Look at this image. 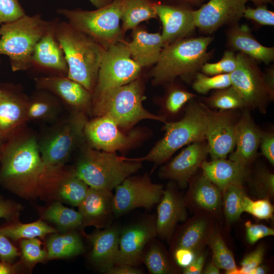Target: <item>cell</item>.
Listing matches in <instances>:
<instances>
[{
  "instance_id": "1",
  "label": "cell",
  "mask_w": 274,
  "mask_h": 274,
  "mask_svg": "<svg viewBox=\"0 0 274 274\" xmlns=\"http://www.w3.org/2000/svg\"><path fill=\"white\" fill-rule=\"evenodd\" d=\"M0 185L23 196L42 192L46 170L37 136L25 126L4 142L0 159Z\"/></svg>"
},
{
  "instance_id": "2",
  "label": "cell",
  "mask_w": 274,
  "mask_h": 274,
  "mask_svg": "<svg viewBox=\"0 0 274 274\" xmlns=\"http://www.w3.org/2000/svg\"><path fill=\"white\" fill-rule=\"evenodd\" d=\"M213 40L211 36L185 38L164 46L150 73L153 85L170 84L178 77L192 82L213 55V51H208Z\"/></svg>"
},
{
  "instance_id": "3",
  "label": "cell",
  "mask_w": 274,
  "mask_h": 274,
  "mask_svg": "<svg viewBox=\"0 0 274 274\" xmlns=\"http://www.w3.org/2000/svg\"><path fill=\"white\" fill-rule=\"evenodd\" d=\"M55 35L67 63V77L93 93L105 49L67 21H57Z\"/></svg>"
},
{
  "instance_id": "4",
  "label": "cell",
  "mask_w": 274,
  "mask_h": 274,
  "mask_svg": "<svg viewBox=\"0 0 274 274\" xmlns=\"http://www.w3.org/2000/svg\"><path fill=\"white\" fill-rule=\"evenodd\" d=\"M144 91L140 78L127 84L107 89L92 96V116H107L125 129L144 119L166 122L165 116L153 114L143 107L146 98Z\"/></svg>"
},
{
  "instance_id": "5",
  "label": "cell",
  "mask_w": 274,
  "mask_h": 274,
  "mask_svg": "<svg viewBox=\"0 0 274 274\" xmlns=\"http://www.w3.org/2000/svg\"><path fill=\"white\" fill-rule=\"evenodd\" d=\"M80 150V157L73 169L89 187L112 190L142 167V162L116 152L95 149L86 142Z\"/></svg>"
},
{
  "instance_id": "6",
  "label": "cell",
  "mask_w": 274,
  "mask_h": 274,
  "mask_svg": "<svg viewBox=\"0 0 274 274\" xmlns=\"http://www.w3.org/2000/svg\"><path fill=\"white\" fill-rule=\"evenodd\" d=\"M193 99L188 102L182 119L164 123V136L146 155L132 159L140 162L147 161L155 165L161 164L182 147L193 142L206 140V111L201 101Z\"/></svg>"
},
{
  "instance_id": "7",
  "label": "cell",
  "mask_w": 274,
  "mask_h": 274,
  "mask_svg": "<svg viewBox=\"0 0 274 274\" xmlns=\"http://www.w3.org/2000/svg\"><path fill=\"white\" fill-rule=\"evenodd\" d=\"M88 117L82 112L69 111L37 136L41 156L46 168L64 165L73 153L86 142L84 129Z\"/></svg>"
},
{
  "instance_id": "8",
  "label": "cell",
  "mask_w": 274,
  "mask_h": 274,
  "mask_svg": "<svg viewBox=\"0 0 274 274\" xmlns=\"http://www.w3.org/2000/svg\"><path fill=\"white\" fill-rule=\"evenodd\" d=\"M53 22L42 15L25 14L0 27V55H6L13 72L29 70L35 46Z\"/></svg>"
},
{
  "instance_id": "9",
  "label": "cell",
  "mask_w": 274,
  "mask_h": 274,
  "mask_svg": "<svg viewBox=\"0 0 274 274\" xmlns=\"http://www.w3.org/2000/svg\"><path fill=\"white\" fill-rule=\"evenodd\" d=\"M122 0H112L107 5L92 11L80 9H58L74 27L89 36L105 50L123 42L124 33L120 24Z\"/></svg>"
},
{
  "instance_id": "10",
  "label": "cell",
  "mask_w": 274,
  "mask_h": 274,
  "mask_svg": "<svg viewBox=\"0 0 274 274\" xmlns=\"http://www.w3.org/2000/svg\"><path fill=\"white\" fill-rule=\"evenodd\" d=\"M236 58V68L229 74L231 86L244 98L247 108L265 113L274 97L266 86L263 72L257 62L249 56L238 52Z\"/></svg>"
},
{
  "instance_id": "11",
  "label": "cell",
  "mask_w": 274,
  "mask_h": 274,
  "mask_svg": "<svg viewBox=\"0 0 274 274\" xmlns=\"http://www.w3.org/2000/svg\"><path fill=\"white\" fill-rule=\"evenodd\" d=\"M142 68L132 58L126 42L110 46L103 54L92 96L137 79Z\"/></svg>"
},
{
  "instance_id": "12",
  "label": "cell",
  "mask_w": 274,
  "mask_h": 274,
  "mask_svg": "<svg viewBox=\"0 0 274 274\" xmlns=\"http://www.w3.org/2000/svg\"><path fill=\"white\" fill-rule=\"evenodd\" d=\"M115 189L113 210L116 216L138 208H152L159 203L163 192V186L153 183L147 174L130 176Z\"/></svg>"
},
{
  "instance_id": "13",
  "label": "cell",
  "mask_w": 274,
  "mask_h": 274,
  "mask_svg": "<svg viewBox=\"0 0 274 274\" xmlns=\"http://www.w3.org/2000/svg\"><path fill=\"white\" fill-rule=\"evenodd\" d=\"M0 138L5 142L26 126L29 96L20 84H0Z\"/></svg>"
},
{
  "instance_id": "14",
  "label": "cell",
  "mask_w": 274,
  "mask_h": 274,
  "mask_svg": "<svg viewBox=\"0 0 274 274\" xmlns=\"http://www.w3.org/2000/svg\"><path fill=\"white\" fill-rule=\"evenodd\" d=\"M119 128L109 117H94L88 120L85 125L86 142L91 147L105 152H116L127 149L137 141L139 132L132 131L125 134Z\"/></svg>"
},
{
  "instance_id": "15",
  "label": "cell",
  "mask_w": 274,
  "mask_h": 274,
  "mask_svg": "<svg viewBox=\"0 0 274 274\" xmlns=\"http://www.w3.org/2000/svg\"><path fill=\"white\" fill-rule=\"evenodd\" d=\"M155 217L148 216L120 230L115 265L136 266L148 243L157 236Z\"/></svg>"
},
{
  "instance_id": "16",
  "label": "cell",
  "mask_w": 274,
  "mask_h": 274,
  "mask_svg": "<svg viewBox=\"0 0 274 274\" xmlns=\"http://www.w3.org/2000/svg\"><path fill=\"white\" fill-rule=\"evenodd\" d=\"M203 106L207 115L206 141L208 153L212 159L226 158L235 148L237 121L231 110L214 111Z\"/></svg>"
},
{
  "instance_id": "17",
  "label": "cell",
  "mask_w": 274,
  "mask_h": 274,
  "mask_svg": "<svg viewBox=\"0 0 274 274\" xmlns=\"http://www.w3.org/2000/svg\"><path fill=\"white\" fill-rule=\"evenodd\" d=\"M59 19L53 22L36 44L29 70L42 74V76L67 77L68 68L63 51L55 35V27Z\"/></svg>"
},
{
  "instance_id": "18",
  "label": "cell",
  "mask_w": 274,
  "mask_h": 274,
  "mask_svg": "<svg viewBox=\"0 0 274 274\" xmlns=\"http://www.w3.org/2000/svg\"><path fill=\"white\" fill-rule=\"evenodd\" d=\"M36 89L47 90L57 96L68 111L92 116V93L67 77L38 76L34 79Z\"/></svg>"
},
{
  "instance_id": "19",
  "label": "cell",
  "mask_w": 274,
  "mask_h": 274,
  "mask_svg": "<svg viewBox=\"0 0 274 274\" xmlns=\"http://www.w3.org/2000/svg\"><path fill=\"white\" fill-rule=\"evenodd\" d=\"M247 0H210L195 10V26L211 35L224 25L237 24L246 8Z\"/></svg>"
},
{
  "instance_id": "20",
  "label": "cell",
  "mask_w": 274,
  "mask_h": 274,
  "mask_svg": "<svg viewBox=\"0 0 274 274\" xmlns=\"http://www.w3.org/2000/svg\"><path fill=\"white\" fill-rule=\"evenodd\" d=\"M208 153L206 140L189 144L168 163L162 166L160 176L185 187L206 160Z\"/></svg>"
},
{
  "instance_id": "21",
  "label": "cell",
  "mask_w": 274,
  "mask_h": 274,
  "mask_svg": "<svg viewBox=\"0 0 274 274\" xmlns=\"http://www.w3.org/2000/svg\"><path fill=\"white\" fill-rule=\"evenodd\" d=\"M155 9L162 23L164 46L187 38L196 28L195 10L157 3Z\"/></svg>"
},
{
  "instance_id": "22",
  "label": "cell",
  "mask_w": 274,
  "mask_h": 274,
  "mask_svg": "<svg viewBox=\"0 0 274 274\" xmlns=\"http://www.w3.org/2000/svg\"><path fill=\"white\" fill-rule=\"evenodd\" d=\"M235 132V146L229 159L247 167L257 156L262 133L248 110L236 122Z\"/></svg>"
},
{
  "instance_id": "23",
  "label": "cell",
  "mask_w": 274,
  "mask_h": 274,
  "mask_svg": "<svg viewBox=\"0 0 274 274\" xmlns=\"http://www.w3.org/2000/svg\"><path fill=\"white\" fill-rule=\"evenodd\" d=\"M187 217L184 199L170 186L163 190L157 209V236L162 239H170L177 223L184 221Z\"/></svg>"
},
{
  "instance_id": "24",
  "label": "cell",
  "mask_w": 274,
  "mask_h": 274,
  "mask_svg": "<svg viewBox=\"0 0 274 274\" xmlns=\"http://www.w3.org/2000/svg\"><path fill=\"white\" fill-rule=\"evenodd\" d=\"M113 198L112 190L89 187L85 197L78 206L83 217V225L109 226L114 215Z\"/></svg>"
},
{
  "instance_id": "25",
  "label": "cell",
  "mask_w": 274,
  "mask_h": 274,
  "mask_svg": "<svg viewBox=\"0 0 274 274\" xmlns=\"http://www.w3.org/2000/svg\"><path fill=\"white\" fill-rule=\"evenodd\" d=\"M120 230L116 226L109 225L90 236L92 249L90 258L103 272H107L115 264L119 251Z\"/></svg>"
},
{
  "instance_id": "26",
  "label": "cell",
  "mask_w": 274,
  "mask_h": 274,
  "mask_svg": "<svg viewBox=\"0 0 274 274\" xmlns=\"http://www.w3.org/2000/svg\"><path fill=\"white\" fill-rule=\"evenodd\" d=\"M227 46L233 51H238L257 62L268 64L274 60V47L261 44L253 36L246 25L236 24L229 27L227 33Z\"/></svg>"
},
{
  "instance_id": "27",
  "label": "cell",
  "mask_w": 274,
  "mask_h": 274,
  "mask_svg": "<svg viewBox=\"0 0 274 274\" xmlns=\"http://www.w3.org/2000/svg\"><path fill=\"white\" fill-rule=\"evenodd\" d=\"M132 30V40L126 42L132 58L141 67L155 64L164 47L161 35L138 26Z\"/></svg>"
},
{
  "instance_id": "28",
  "label": "cell",
  "mask_w": 274,
  "mask_h": 274,
  "mask_svg": "<svg viewBox=\"0 0 274 274\" xmlns=\"http://www.w3.org/2000/svg\"><path fill=\"white\" fill-rule=\"evenodd\" d=\"M203 175L213 182L221 191L232 184H242L248 178L247 167L226 158L206 160L200 167Z\"/></svg>"
},
{
  "instance_id": "29",
  "label": "cell",
  "mask_w": 274,
  "mask_h": 274,
  "mask_svg": "<svg viewBox=\"0 0 274 274\" xmlns=\"http://www.w3.org/2000/svg\"><path fill=\"white\" fill-rule=\"evenodd\" d=\"M64 106L52 93L36 89L29 96L26 116L27 121L53 122L60 117Z\"/></svg>"
},
{
  "instance_id": "30",
  "label": "cell",
  "mask_w": 274,
  "mask_h": 274,
  "mask_svg": "<svg viewBox=\"0 0 274 274\" xmlns=\"http://www.w3.org/2000/svg\"><path fill=\"white\" fill-rule=\"evenodd\" d=\"M209 221L203 217L193 219L184 225L173 239V249L184 247L197 252L211 235Z\"/></svg>"
},
{
  "instance_id": "31",
  "label": "cell",
  "mask_w": 274,
  "mask_h": 274,
  "mask_svg": "<svg viewBox=\"0 0 274 274\" xmlns=\"http://www.w3.org/2000/svg\"><path fill=\"white\" fill-rule=\"evenodd\" d=\"M121 28L125 33L144 21L157 17L155 3L151 0H122Z\"/></svg>"
},
{
  "instance_id": "32",
  "label": "cell",
  "mask_w": 274,
  "mask_h": 274,
  "mask_svg": "<svg viewBox=\"0 0 274 274\" xmlns=\"http://www.w3.org/2000/svg\"><path fill=\"white\" fill-rule=\"evenodd\" d=\"M83 251L82 241L79 235L74 231L53 234L47 241V259L71 257Z\"/></svg>"
},
{
  "instance_id": "33",
  "label": "cell",
  "mask_w": 274,
  "mask_h": 274,
  "mask_svg": "<svg viewBox=\"0 0 274 274\" xmlns=\"http://www.w3.org/2000/svg\"><path fill=\"white\" fill-rule=\"evenodd\" d=\"M142 262L152 274H170L178 271L164 248L155 238L145 248Z\"/></svg>"
},
{
  "instance_id": "34",
  "label": "cell",
  "mask_w": 274,
  "mask_h": 274,
  "mask_svg": "<svg viewBox=\"0 0 274 274\" xmlns=\"http://www.w3.org/2000/svg\"><path fill=\"white\" fill-rule=\"evenodd\" d=\"M190 194L192 201L202 209L215 212L220 207L221 191L203 174L193 183Z\"/></svg>"
},
{
  "instance_id": "35",
  "label": "cell",
  "mask_w": 274,
  "mask_h": 274,
  "mask_svg": "<svg viewBox=\"0 0 274 274\" xmlns=\"http://www.w3.org/2000/svg\"><path fill=\"white\" fill-rule=\"evenodd\" d=\"M202 102L209 108L220 111L247 109V104L238 91L232 86L216 90L209 97H201Z\"/></svg>"
},
{
  "instance_id": "36",
  "label": "cell",
  "mask_w": 274,
  "mask_h": 274,
  "mask_svg": "<svg viewBox=\"0 0 274 274\" xmlns=\"http://www.w3.org/2000/svg\"><path fill=\"white\" fill-rule=\"evenodd\" d=\"M44 218L55 224L61 230H71L83 225V217L78 211L55 202L47 209Z\"/></svg>"
},
{
  "instance_id": "37",
  "label": "cell",
  "mask_w": 274,
  "mask_h": 274,
  "mask_svg": "<svg viewBox=\"0 0 274 274\" xmlns=\"http://www.w3.org/2000/svg\"><path fill=\"white\" fill-rule=\"evenodd\" d=\"M1 232L14 241L37 237L43 238L56 232L55 229L41 220L30 223H17L0 228Z\"/></svg>"
},
{
  "instance_id": "38",
  "label": "cell",
  "mask_w": 274,
  "mask_h": 274,
  "mask_svg": "<svg viewBox=\"0 0 274 274\" xmlns=\"http://www.w3.org/2000/svg\"><path fill=\"white\" fill-rule=\"evenodd\" d=\"M212 252L213 263L226 273L233 274L237 269L233 255L223 239L217 233H213L208 242Z\"/></svg>"
},
{
  "instance_id": "39",
  "label": "cell",
  "mask_w": 274,
  "mask_h": 274,
  "mask_svg": "<svg viewBox=\"0 0 274 274\" xmlns=\"http://www.w3.org/2000/svg\"><path fill=\"white\" fill-rule=\"evenodd\" d=\"M223 205L227 220L230 222L237 220L243 212L242 203L246 195L242 184H232L223 191Z\"/></svg>"
},
{
  "instance_id": "40",
  "label": "cell",
  "mask_w": 274,
  "mask_h": 274,
  "mask_svg": "<svg viewBox=\"0 0 274 274\" xmlns=\"http://www.w3.org/2000/svg\"><path fill=\"white\" fill-rule=\"evenodd\" d=\"M231 85L229 74L208 76L198 72L192 82L193 89L197 93L204 95L212 90L223 89Z\"/></svg>"
},
{
  "instance_id": "41",
  "label": "cell",
  "mask_w": 274,
  "mask_h": 274,
  "mask_svg": "<svg viewBox=\"0 0 274 274\" xmlns=\"http://www.w3.org/2000/svg\"><path fill=\"white\" fill-rule=\"evenodd\" d=\"M170 84L171 87L165 96L164 108L168 114L175 115L197 95L181 86L174 85L173 83Z\"/></svg>"
},
{
  "instance_id": "42",
  "label": "cell",
  "mask_w": 274,
  "mask_h": 274,
  "mask_svg": "<svg viewBox=\"0 0 274 274\" xmlns=\"http://www.w3.org/2000/svg\"><path fill=\"white\" fill-rule=\"evenodd\" d=\"M236 64V54L232 50H227L219 61L206 62L201 66L200 72L208 76L230 74L235 69Z\"/></svg>"
},
{
  "instance_id": "43",
  "label": "cell",
  "mask_w": 274,
  "mask_h": 274,
  "mask_svg": "<svg viewBox=\"0 0 274 274\" xmlns=\"http://www.w3.org/2000/svg\"><path fill=\"white\" fill-rule=\"evenodd\" d=\"M242 208L243 212L248 213L260 220L273 218V207L267 198L254 201L245 195Z\"/></svg>"
},
{
  "instance_id": "44",
  "label": "cell",
  "mask_w": 274,
  "mask_h": 274,
  "mask_svg": "<svg viewBox=\"0 0 274 274\" xmlns=\"http://www.w3.org/2000/svg\"><path fill=\"white\" fill-rule=\"evenodd\" d=\"M254 191L261 198L272 197L274 195V175L268 170L261 169L255 174L252 183Z\"/></svg>"
},
{
  "instance_id": "45",
  "label": "cell",
  "mask_w": 274,
  "mask_h": 274,
  "mask_svg": "<svg viewBox=\"0 0 274 274\" xmlns=\"http://www.w3.org/2000/svg\"><path fill=\"white\" fill-rule=\"evenodd\" d=\"M41 241L36 237L21 239V252L27 264H34L46 259L47 251L41 249Z\"/></svg>"
},
{
  "instance_id": "46",
  "label": "cell",
  "mask_w": 274,
  "mask_h": 274,
  "mask_svg": "<svg viewBox=\"0 0 274 274\" xmlns=\"http://www.w3.org/2000/svg\"><path fill=\"white\" fill-rule=\"evenodd\" d=\"M25 14L19 0H0V24L12 22Z\"/></svg>"
},
{
  "instance_id": "47",
  "label": "cell",
  "mask_w": 274,
  "mask_h": 274,
  "mask_svg": "<svg viewBox=\"0 0 274 274\" xmlns=\"http://www.w3.org/2000/svg\"><path fill=\"white\" fill-rule=\"evenodd\" d=\"M243 17L262 25H274V13L269 10L265 4L258 5L256 8L246 7Z\"/></svg>"
},
{
  "instance_id": "48",
  "label": "cell",
  "mask_w": 274,
  "mask_h": 274,
  "mask_svg": "<svg viewBox=\"0 0 274 274\" xmlns=\"http://www.w3.org/2000/svg\"><path fill=\"white\" fill-rule=\"evenodd\" d=\"M264 253V248L259 247L244 258L241 268H237L233 274H251V271L262 263Z\"/></svg>"
},
{
  "instance_id": "49",
  "label": "cell",
  "mask_w": 274,
  "mask_h": 274,
  "mask_svg": "<svg viewBox=\"0 0 274 274\" xmlns=\"http://www.w3.org/2000/svg\"><path fill=\"white\" fill-rule=\"evenodd\" d=\"M247 239L249 243L254 245L259 239L274 234L273 229L261 224H253L250 222L246 223Z\"/></svg>"
},
{
  "instance_id": "50",
  "label": "cell",
  "mask_w": 274,
  "mask_h": 274,
  "mask_svg": "<svg viewBox=\"0 0 274 274\" xmlns=\"http://www.w3.org/2000/svg\"><path fill=\"white\" fill-rule=\"evenodd\" d=\"M259 147L261 154L267 160L274 164V133L272 131L263 132L260 142Z\"/></svg>"
},
{
  "instance_id": "51",
  "label": "cell",
  "mask_w": 274,
  "mask_h": 274,
  "mask_svg": "<svg viewBox=\"0 0 274 274\" xmlns=\"http://www.w3.org/2000/svg\"><path fill=\"white\" fill-rule=\"evenodd\" d=\"M20 255L17 249L12 245L8 237L0 231V259L8 262H12Z\"/></svg>"
},
{
  "instance_id": "52",
  "label": "cell",
  "mask_w": 274,
  "mask_h": 274,
  "mask_svg": "<svg viewBox=\"0 0 274 274\" xmlns=\"http://www.w3.org/2000/svg\"><path fill=\"white\" fill-rule=\"evenodd\" d=\"M173 251L175 262L178 266L183 268L190 265L198 254L193 250L184 247H177Z\"/></svg>"
},
{
  "instance_id": "53",
  "label": "cell",
  "mask_w": 274,
  "mask_h": 274,
  "mask_svg": "<svg viewBox=\"0 0 274 274\" xmlns=\"http://www.w3.org/2000/svg\"><path fill=\"white\" fill-rule=\"evenodd\" d=\"M20 207L19 204L0 197V218L14 221L19 215Z\"/></svg>"
},
{
  "instance_id": "54",
  "label": "cell",
  "mask_w": 274,
  "mask_h": 274,
  "mask_svg": "<svg viewBox=\"0 0 274 274\" xmlns=\"http://www.w3.org/2000/svg\"><path fill=\"white\" fill-rule=\"evenodd\" d=\"M204 263V257L203 255L198 254L193 262L187 267L183 269L184 274H199L202 270Z\"/></svg>"
},
{
  "instance_id": "55",
  "label": "cell",
  "mask_w": 274,
  "mask_h": 274,
  "mask_svg": "<svg viewBox=\"0 0 274 274\" xmlns=\"http://www.w3.org/2000/svg\"><path fill=\"white\" fill-rule=\"evenodd\" d=\"M108 274H142L143 271L135 266L128 265H115L107 272Z\"/></svg>"
},
{
  "instance_id": "56",
  "label": "cell",
  "mask_w": 274,
  "mask_h": 274,
  "mask_svg": "<svg viewBox=\"0 0 274 274\" xmlns=\"http://www.w3.org/2000/svg\"><path fill=\"white\" fill-rule=\"evenodd\" d=\"M264 74L266 86L272 96L274 97V67L270 66L267 68Z\"/></svg>"
},
{
  "instance_id": "57",
  "label": "cell",
  "mask_w": 274,
  "mask_h": 274,
  "mask_svg": "<svg viewBox=\"0 0 274 274\" xmlns=\"http://www.w3.org/2000/svg\"><path fill=\"white\" fill-rule=\"evenodd\" d=\"M16 271V267L10 263L2 261L0 262V274H11Z\"/></svg>"
},
{
  "instance_id": "58",
  "label": "cell",
  "mask_w": 274,
  "mask_h": 274,
  "mask_svg": "<svg viewBox=\"0 0 274 274\" xmlns=\"http://www.w3.org/2000/svg\"><path fill=\"white\" fill-rule=\"evenodd\" d=\"M202 273L204 274H219L220 270L212 262L207 265Z\"/></svg>"
},
{
  "instance_id": "59",
  "label": "cell",
  "mask_w": 274,
  "mask_h": 274,
  "mask_svg": "<svg viewBox=\"0 0 274 274\" xmlns=\"http://www.w3.org/2000/svg\"><path fill=\"white\" fill-rule=\"evenodd\" d=\"M92 5L95 7L96 8H100L104 7L109 3H110L112 0H88Z\"/></svg>"
},
{
  "instance_id": "60",
  "label": "cell",
  "mask_w": 274,
  "mask_h": 274,
  "mask_svg": "<svg viewBox=\"0 0 274 274\" xmlns=\"http://www.w3.org/2000/svg\"><path fill=\"white\" fill-rule=\"evenodd\" d=\"M266 268L264 266L258 265L251 272V274H264L266 273Z\"/></svg>"
},
{
  "instance_id": "61",
  "label": "cell",
  "mask_w": 274,
  "mask_h": 274,
  "mask_svg": "<svg viewBox=\"0 0 274 274\" xmlns=\"http://www.w3.org/2000/svg\"><path fill=\"white\" fill-rule=\"evenodd\" d=\"M248 1L252 2L255 5L258 6L260 5L265 4L268 3L271 4L273 3V0H247Z\"/></svg>"
},
{
  "instance_id": "62",
  "label": "cell",
  "mask_w": 274,
  "mask_h": 274,
  "mask_svg": "<svg viewBox=\"0 0 274 274\" xmlns=\"http://www.w3.org/2000/svg\"><path fill=\"white\" fill-rule=\"evenodd\" d=\"M188 3L192 5L199 6L201 5L205 0H181Z\"/></svg>"
},
{
  "instance_id": "63",
  "label": "cell",
  "mask_w": 274,
  "mask_h": 274,
  "mask_svg": "<svg viewBox=\"0 0 274 274\" xmlns=\"http://www.w3.org/2000/svg\"><path fill=\"white\" fill-rule=\"evenodd\" d=\"M4 142L0 138V159L1 157L2 152L3 148Z\"/></svg>"
},
{
  "instance_id": "64",
  "label": "cell",
  "mask_w": 274,
  "mask_h": 274,
  "mask_svg": "<svg viewBox=\"0 0 274 274\" xmlns=\"http://www.w3.org/2000/svg\"><path fill=\"white\" fill-rule=\"evenodd\" d=\"M0 64H1V60H0ZM1 92H1V89H0V95H1Z\"/></svg>"
}]
</instances>
